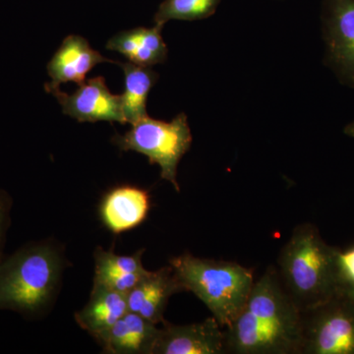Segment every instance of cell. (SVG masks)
Here are the masks:
<instances>
[{
	"mask_svg": "<svg viewBox=\"0 0 354 354\" xmlns=\"http://www.w3.org/2000/svg\"><path fill=\"white\" fill-rule=\"evenodd\" d=\"M225 332L227 353L299 354L301 311L274 266L255 279L245 306Z\"/></svg>",
	"mask_w": 354,
	"mask_h": 354,
	"instance_id": "obj_1",
	"label": "cell"
},
{
	"mask_svg": "<svg viewBox=\"0 0 354 354\" xmlns=\"http://www.w3.org/2000/svg\"><path fill=\"white\" fill-rule=\"evenodd\" d=\"M64 256L50 241L30 242L0 258V311L36 319L57 295Z\"/></svg>",
	"mask_w": 354,
	"mask_h": 354,
	"instance_id": "obj_2",
	"label": "cell"
},
{
	"mask_svg": "<svg viewBox=\"0 0 354 354\" xmlns=\"http://www.w3.org/2000/svg\"><path fill=\"white\" fill-rule=\"evenodd\" d=\"M337 252V247L324 241L312 223L298 225L281 248L277 271L300 311L314 308L339 293Z\"/></svg>",
	"mask_w": 354,
	"mask_h": 354,
	"instance_id": "obj_3",
	"label": "cell"
},
{
	"mask_svg": "<svg viewBox=\"0 0 354 354\" xmlns=\"http://www.w3.org/2000/svg\"><path fill=\"white\" fill-rule=\"evenodd\" d=\"M169 266L183 290L199 298L223 329L241 314L255 283L253 270L232 261L186 252L171 258Z\"/></svg>",
	"mask_w": 354,
	"mask_h": 354,
	"instance_id": "obj_4",
	"label": "cell"
},
{
	"mask_svg": "<svg viewBox=\"0 0 354 354\" xmlns=\"http://www.w3.org/2000/svg\"><path fill=\"white\" fill-rule=\"evenodd\" d=\"M131 127L125 134L114 135L111 142L121 151L146 156L151 165L160 167V177L171 183L176 192H180L177 169L193 141L186 114H177L169 122L148 115Z\"/></svg>",
	"mask_w": 354,
	"mask_h": 354,
	"instance_id": "obj_5",
	"label": "cell"
},
{
	"mask_svg": "<svg viewBox=\"0 0 354 354\" xmlns=\"http://www.w3.org/2000/svg\"><path fill=\"white\" fill-rule=\"evenodd\" d=\"M299 354H354V302L337 293L301 312Z\"/></svg>",
	"mask_w": 354,
	"mask_h": 354,
	"instance_id": "obj_6",
	"label": "cell"
},
{
	"mask_svg": "<svg viewBox=\"0 0 354 354\" xmlns=\"http://www.w3.org/2000/svg\"><path fill=\"white\" fill-rule=\"evenodd\" d=\"M57 97L64 114L79 122L108 121L125 124L120 95H113L106 86L104 77H95L79 84L72 94L51 91Z\"/></svg>",
	"mask_w": 354,
	"mask_h": 354,
	"instance_id": "obj_7",
	"label": "cell"
},
{
	"mask_svg": "<svg viewBox=\"0 0 354 354\" xmlns=\"http://www.w3.org/2000/svg\"><path fill=\"white\" fill-rule=\"evenodd\" d=\"M225 332L213 316L200 323H162L152 354H225Z\"/></svg>",
	"mask_w": 354,
	"mask_h": 354,
	"instance_id": "obj_8",
	"label": "cell"
},
{
	"mask_svg": "<svg viewBox=\"0 0 354 354\" xmlns=\"http://www.w3.org/2000/svg\"><path fill=\"white\" fill-rule=\"evenodd\" d=\"M324 8L330 62L354 86V0H325Z\"/></svg>",
	"mask_w": 354,
	"mask_h": 354,
	"instance_id": "obj_9",
	"label": "cell"
},
{
	"mask_svg": "<svg viewBox=\"0 0 354 354\" xmlns=\"http://www.w3.org/2000/svg\"><path fill=\"white\" fill-rule=\"evenodd\" d=\"M104 62L118 64V62L109 59L95 50L83 37L69 35L46 65L51 81L44 85V88L50 93L59 88L62 84L74 82L79 85L97 64Z\"/></svg>",
	"mask_w": 354,
	"mask_h": 354,
	"instance_id": "obj_10",
	"label": "cell"
},
{
	"mask_svg": "<svg viewBox=\"0 0 354 354\" xmlns=\"http://www.w3.org/2000/svg\"><path fill=\"white\" fill-rule=\"evenodd\" d=\"M178 292L183 290L171 266L148 271L127 293L128 311L160 325L165 322V312L169 298Z\"/></svg>",
	"mask_w": 354,
	"mask_h": 354,
	"instance_id": "obj_11",
	"label": "cell"
},
{
	"mask_svg": "<svg viewBox=\"0 0 354 354\" xmlns=\"http://www.w3.org/2000/svg\"><path fill=\"white\" fill-rule=\"evenodd\" d=\"M151 197L148 191L132 185L116 186L102 197L99 214L102 225L114 234L139 227L148 216Z\"/></svg>",
	"mask_w": 354,
	"mask_h": 354,
	"instance_id": "obj_12",
	"label": "cell"
},
{
	"mask_svg": "<svg viewBox=\"0 0 354 354\" xmlns=\"http://www.w3.org/2000/svg\"><path fill=\"white\" fill-rule=\"evenodd\" d=\"M160 328L139 314L128 311L109 329L95 335L104 353L152 354Z\"/></svg>",
	"mask_w": 354,
	"mask_h": 354,
	"instance_id": "obj_13",
	"label": "cell"
},
{
	"mask_svg": "<svg viewBox=\"0 0 354 354\" xmlns=\"http://www.w3.org/2000/svg\"><path fill=\"white\" fill-rule=\"evenodd\" d=\"M162 27H138L114 35L106 44L109 50L118 51L132 64L152 67L164 64L167 58V44L162 36Z\"/></svg>",
	"mask_w": 354,
	"mask_h": 354,
	"instance_id": "obj_14",
	"label": "cell"
},
{
	"mask_svg": "<svg viewBox=\"0 0 354 354\" xmlns=\"http://www.w3.org/2000/svg\"><path fill=\"white\" fill-rule=\"evenodd\" d=\"M144 249L132 255H118L113 250L97 248L95 252L94 283L127 293L143 279L148 270L142 263Z\"/></svg>",
	"mask_w": 354,
	"mask_h": 354,
	"instance_id": "obj_15",
	"label": "cell"
},
{
	"mask_svg": "<svg viewBox=\"0 0 354 354\" xmlns=\"http://www.w3.org/2000/svg\"><path fill=\"white\" fill-rule=\"evenodd\" d=\"M128 312L127 295L102 285L93 283L90 299L80 311L76 312L77 324L95 335L109 329Z\"/></svg>",
	"mask_w": 354,
	"mask_h": 354,
	"instance_id": "obj_16",
	"label": "cell"
},
{
	"mask_svg": "<svg viewBox=\"0 0 354 354\" xmlns=\"http://www.w3.org/2000/svg\"><path fill=\"white\" fill-rule=\"evenodd\" d=\"M124 72V92L120 95L121 106L127 123L137 122L148 116L147 100L158 75L151 67L140 66L132 62H118Z\"/></svg>",
	"mask_w": 354,
	"mask_h": 354,
	"instance_id": "obj_17",
	"label": "cell"
},
{
	"mask_svg": "<svg viewBox=\"0 0 354 354\" xmlns=\"http://www.w3.org/2000/svg\"><path fill=\"white\" fill-rule=\"evenodd\" d=\"M221 0H164L153 17L155 25L164 28L169 21H196L215 14Z\"/></svg>",
	"mask_w": 354,
	"mask_h": 354,
	"instance_id": "obj_18",
	"label": "cell"
},
{
	"mask_svg": "<svg viewBox=\"0 0 354 354\" xmlns=\"http://www.w3.org/2000/svg\"><path fill=\"white\" fill-rule=\"evenodd\" d=\"M337 268L341 286L354 285V246L349 248H337Z\"/></svg>",
	"mask_w": 354,
	"mask_h": 354,
	"instance_id": "obj_19",
	"label": "cell"
},
{
	"mask_svg": "<svg viewBox=\"0 0 354 354\" xmlns=\"http://www.w3.org/2000/svg\"><path fill=\"white\" fill-rule=\"evenodd\" d=\"M12 207V197L6 190L0 189V258L3 256L2 251L6 244L7 232L11 225Z\"/></svg>",
	"mask_w": 354,
	"mask_h": 354,
	"instance_id": "obj_20",
	"label": "cell"
},
{
	"mask_svg": "<svg viewBox=\"0 0 354 354\" xmlns=\"http://www.w3.org/2000/svg\"><path fill=\"white\" fill-rule=\"evenodd\" d=\"M339 292H342V295H346V297H348L349 299L353 300L354 302V285L342 286Z\"/></svg>",
	"mask_w": 354,
	"mask_h": 354,
	"instance_id": "obj_21",
	"label": "cell"
},
{
	"mask_svg": "<svg viewBox=\"0 0 354 354\" xmlns=\"http://www.w3.org/2000/svg\"><path fill=\"white\" fill-rule=\"evenodd\" d=\"M344 133L349 137H353L354 138V121L351 124H348V127L344 129Z\"/></svg>",
	"mask_w": 354,
	"mask_h": 354,
	"instance_id": "obj_22",
	"label": "cell"
}]
</instances>
